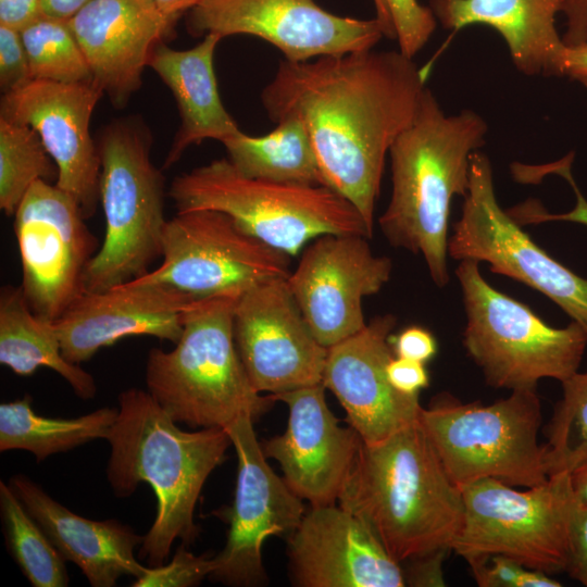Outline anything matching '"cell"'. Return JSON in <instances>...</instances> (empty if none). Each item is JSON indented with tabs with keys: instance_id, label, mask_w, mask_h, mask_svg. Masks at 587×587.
Here are the masks:
<instances>
[{
	"instance_id": "obj_14",
	"label": "cell",
	"mask_w": 587,
	"mask_h": 587,
	"mask_svg": "<svg viewBox=\"0 0 587 587\" xmlns=\"http://www.w3.org/2000/svg\"><path fill=\"white\" fill-rule=\"evenodd\" d=\"M253 422L242 415L225 428L237 455V477L232 507L224 512L226 544L213 558L209 578L228 586L265 584L264 540L274 535L287 539L305 513L302 499L267 463Z\"/></svg>"
},
{
	"instance_id": "obj_18",
	"label": "cell",
	"mask_w": 587,
	"mask_h": 587,
	"mask_svg": "<svg viewBox=\"0 0 587 587\" xmlns=\"http://www.w3.org/2000/svg\"><path fill=\"white\" fill-rule=\"evenodd\" d=\"M104 95L93 80L32 79L0 101V117L37 132L58 168L55 185L78 203L85 218L99 200L101 163L90 134L93 110Z\"/></svg>"
},
{
	"instance_id": "obj_46",
	"label": "cell",
	"mask_w": 587,
	"mask_h": 587,
	"mask_svg": "<svg viewBox=\"0 0 587 587\" xmlns=\"http://www.w3.org/2000/svg\"><path fill=\"white\" fill-rule=\"evenodd\" d=\"M91 0H40L41 14L70 21Z\"/></svg>"
},
{
	"instance_id": "obj_7",
	"label": "cell",
	"mask_w": 587,
	"mask_h": 587,
	"mask_svg": "<svg viewBox=\"0 0 587 587\" xmlns=\"http://www.w3.org/2000/svg\"><path fill=\"white\" fill-rule=\"evenodd\" d=\"M151 146L150 130L135 117L115 120L101 130L97 148L105 235L86 267L84 292L137 279L162 254L165 180L151 161Z\"/></svg>"
},
{
	"instance_id": "obj_34",
	"label": "cell",
	"mask_w": 587,
	"mask_h": 587,
	"mask_svg": "<svg viewBox=\"0 0 587 587\" xmlns=\"http://www.w3.org/2000/svg\"><path fill=\"white\" fill-rule=\"evenodd\" d=\"M214 569L213 558L196 555L182 544L167 564L148 566L133 587H191L209 577Z\"/></svg>"
},
{
	"instance_id": "obj_27",
	"label": "cell",
	"mask_w": 587,
	"mask_h": 587,
	"mask_svg": "<svg viewBox=\"0 0 587 587\" xmlns=\"http://www.w3.org/2000/svg\"><path fill=\"white\" fill-rule=\"evenodd\" d=\"M0 363L20 376L49 367L83 400L92 399L97 391L92 375L64 358L54 323L30 310L20 286L1 288Z\"/></svg>"
},
{
	"instance_id": "obj_16",
	"label": "cell",
	"mask_w": 587,
	"mask_h": 587,
	"mask_svg": "<svg viewBox=\"0 0 587 587\" xmlns=\"http://www.w3.org/2000/svg\"><path fill=\"white\" fill-rule=\"evenodd\" d=\"M369 237L325 234L302 251L288 287L316 339L326 348L365 325L362 301L389 280L392 262L376 255Z\"/></svg>"
},
{
	"instance_id": "obj_21",
	"label": "cell",
	"mask_w": 587,
	"mask_h": 587,
	"mask_svg": "<svg viewBox=\"0 0 587 587\" xmlns=\"http://www.w3.org/2000/svg\"><path fill=\"white\" fill-rule=\"evenodd\" d=\"M300 587H403V570L373 530L339 504L311 505L287 538Z\"/></svg>"
},
{
	"instance_id": "obj_49",
	"label": "cell",
	"mask_w": 587,
	"mask_h": 587,
	"mask_svg": "<svg viewBox=\"0 0 587 587\" xmlns=\"http://www.w3.org/2000/svg\"><path fill=\"white\" fill-rule=\"evenodd\" d=\"M376 9V18L379 21L384 28L385 37L389 39H396L395 27L389 9L385 0H373Z\"/></svg>"
},
{
	"instance_id": "obj_6",
	"label": "cell",
	"mask_w": 587,
	"mask_h": 587,
	"mask_svg": "<svg viewBox=\"0 0 587 587\" xmlns=\"http://www.w3.org/2000/svg\"><path fill=\"white\" fill-rule=\"evenodd\" d=\"M168 196L177 211L224 212L290 257L325 234L373 235L358 209L333 188L249 178L227 158L175 177Z\"/></svg>"
},
{
	"instance_id": "obj_48",
	"label": "cell",
	"mask_w": 587,
	"mask_h": 587,
	"mask_svg": "<svg viewBox=\"0 0 587 587\" xmlns=\"http://www.w3.org/2000/svg\"><path fill=\"white\" fill-rule=\"evenodd\" d=\"M165 15L178 20L180 14L191 10L201 0H152Z\"/></svg>"
},
{
	"instance_id": "obj_44",
	"label": "cell",
	"mask_w": 587,
	"mask_h": 587,
	"mask_svg": "<svg viewBox=\"0 0 587 587\" xmlns=\"http://www.w3.org/2000/svg\"><path fill=\"white\" fill-rule=\"evenodd\" d=\"M567 30L562 38L566 46L587 41V0H562Z\"/></svg>"
},
{
	"instance_id": "obj_36",
	"label": "cell",
	"mask_w": 587,
	"mask_h": 587,
	"mask_svg": "<svg viewBox=\"0 0 587 587\" xmlns=\"http://www.w3.org/2000/svg\"><path fill=\"white\" fill-rule=\"evenodd\" d=\"M389 9L399 51L413 59L426 45L436 28V17L429 7L417 0H385Z\"/></svg>"
},
{
	"instance_id": "obj_15",
	"label": "cell",
	"mask_w": 587,
	"mask_h": 587,
	"mask_svg": "<svg viewBox=\"0 0 587 587\" xmlns=\"http://www.w3.org/2000/svg\"><path fill=\"white\" fill-rule=\"evenodd\" d=\"M186 27L196 37L255 36L291 62L373 49L385 36L376 17L339 16L314 0H201L188 11Z\"/></svg>"
},
{
	"instance_id": "obj_10",
	"label": "cell",
	"mask_w": 587,
	"mask_h": 587,
	"mask_svg": "<svg viewBox=\"0 0 587 587\" xmlns=\"http://www.w3.org/2000/svg\"><path fill=\"white\" fill-rule=\"evenodd\" d=\"M460 489L464 519L451 550L467 563L503 555L550 575L565 571L574 503L569 472L525 490L490 478Z\"/></svg>"
},
{
	"instance_id": "obj_39",
	"label": "cell",
	"mask_w": 587,
	"mask_h": 587,
	"mask_svg": "<svg viewBox=\"0 0 587 587\" xmlns=\"http://www.w3.org/2000/svg\"><path fill=\"white\" fill-rule=\"evenodd\" d=\"M565 572L587 587V507L575 499L569 521Z\"/></svg>"
},
{
	"instance_id": "obj_31",
	"label": "cell",
	"mask_w": 587,
	"mask_h": 587,
	"mask_svg": "<svg viewBox=\"0 0 587 587\" xmlns=\"http://www.w3.org/2000/svg\"><path fill=\"white\" fill-rule=\"evenodd\" d=\"M57 177V165L37 132L0 117V209L5 215H14L35 182Z\"/></svg>"
},
{
	"instance_id": "obj_37",
	"label": "cell",
	"mask_w": 587,
	"mask_h": 587,
	"mask_svg": "<svg viewBox=\"0 0 587 587\" xmlns=\"http://www.w3.org/2000/svg\"><path fill=\"white\" fill-rule=\"evenodd\" d=\"M573 160L574 153L571 152L561 160L544 164L545 175H560L571 185L576 196L575 207L571 211L559 214L549 213L537 200L528 199L524 203L507 210L508 213L520 225L540 224L551 221H565L587 226V200L579 190L571 173Z\"/></svg>"
},
{
	"instance_id": "obj_20",
	"label": "cell",
	"mask_w": 587,
	"mask_h": 587,
	"mask_svg": "<svg viewBox=\"0 0 587 587\" xmlns=\"http://www.w3.org/2000/svg\"><path fill=\"white\" fill-rule=\"evenodd\" d=\"M396 323L392 314L378 315L327 349L322 383L365 444L419 422L423 409L419 395L398 391L387 376V364L395 357L389 338Z\"/></svg>"
},
{
	"instance_id": "obj_24",
	"label": "cell",
	"mask_w": 587,
	"mask_h": 587,
	"mask_svg": "<svg viewBox=\"0 0 587 587\" xmlns=\"http://www.w3.org/2000/svg\"><path fill=\"white\" fill-rule=\"evenodd\" d=\"M9 485L65 561L93 587H113L123 576L138 578L148 566L135 557L143 536L116 520L95 521L72 512L23 474Z\"/></svg>"
},
{
	"instance_id": "obj_11",
	"label": "cell",
	"mask_w": 587,
	"mask_h": 587,
	"mask_svg": "<svg viewBox=\"0 0 587 587\" xmlns=\"http://www.w3.org/2000/svg\"><path fill=\"white\" fill-rule=\"evenodd\" d=\"M161 257L158 268L134 280L164 285L196 300H237L290 274L289 254L252 236L228 214L209 209L177 211L167 220Z\"/></svg>"
},
{
	"instance_id": "obj_33",
	"label": "cell",
	"mask_w": 587,
	"mask_h": 587,
	"mask_svg": "<svg viewBox=\"0 0 587 587\" xmlns=\"http://www.w3.org/2000/svg\"><path fill=\"white\" fill-rule=\"evenodd\" d=\"M563 395L549 425V475L571 471L587 455V372L562 382Z\"/></svg>"
},
{
	"instance_id": "obj_19",
	"label": "cell",
	"mask_w": 587,
	"mask_h": 587,
	"mask_svg": "<svg viewBox=\"0 0 587 587\" xmlns=\"http://www.w3.org/2000/svg\"><path fill=\"white\" fill-rule=\"evenodd\" d=\"M323 383L271 395L288 407L287 428L261 444L279 464L284 480L311 505L338 503L363 442L342 427L325 400Z\"/></svg>"
},
{
	"instance_id": "obj_2",
	"label": "cell",
	"mask_w": 587,
	"mask_h": 587,
	"mask_svg": "<svg viewBox=\"0 0 587 587\" xmlns=\"http://www.w3.org/2000/svg\"><path fill=\"white\" fill-rule=\"evenodd\" d=\"M105 439L111 447L107 478L118 498L147 483L157 498V514L139 548L150 566L165 563L176 539L188 546L199 528L195 508L209 475L232 445L225 428L180 429L147 390L118 396V414Z\"/></svg>"
},
{
	"instance_id": "obj_17",
	"label": "cell",
	"mask_w": 587,
	"mask_h": 587,
	"mask_svg": "<svg viewBox=\"0 0 587 587\" xmlns=\"http://www.w3.org/2000/svg\"><path fill=\"white\" fill-rule=\"evenodd\" d=\"M234 337L257 391L275 395L322 383L328 348L312 333L287 278L267 280L237 299Z\"/></svg>"
},
{
	"instance_id": "obj_47",
	"label": "cell",
	"mask_w": 587,
	"mask_h": 587,
	"mask_svg": "<svg viewBox=\"0 0 587 587\" xmlns=\"http://www.w3.org/2000/svg\"><path fill=\"white\" fill-rule=\"evenodd\" d=\"M569 474L574 499L587 507V455L569 471Z\"/></svg>"
},
{
	"instance_id": "obj_38",
	"label": "cell",
	"mask_w": 587,
	"mask_h": 587,
	"mask_svg": "<svg viewBox=\"0 0 587 587\" xmlns=\"http://www.w3.org/2000/svg\"><path fill=\"white\" fill-rule=\"evenodd\" d=\"M32 80L26 49L17 28L0 24V89L2 95Z\"/></svg>"
},
{
	"instance_id": "obj_1",
	"label": "cell",
	"mask_w": 587,
	"mask_h": 587,
	"mask_svg": "<svg viewBox=\"0 0 587 587\" xmlns=\"http://www.w3.org/2000/svg\"><path fill=\"white\" fill-rule=\"evenodd\" d=\"M425 88L413 59L369 49L284 59L261 100L273 122L304 124L326 186L347 198L373 233L386 155L413 121Z\"/></svg>"
},
{
	"instance_id": "obj_29",
	"label": "cell",
	"mask_w": 587,
	"mask_h": 587,
	"mask_svg": "<svg viewBox=\"0 0 587 587\" xmlns=\"http://www.w3.org/2000/svg\"><path fill=\"white\" fill-rule=\"evenodd\" d=\"M32 397L0 404V451L25 450L37 462L107 437L118 408H101L77 417H49L37 414Z\"/></svg>"
},
{
	"instance_id": "obj_43",
	"label": "cell",
	"mask_w": 587,
	"mask_h": 587,
	"mask_svg": "<svg viewBox=\"0 0 587 587\" xmlns=\"http://www.w3.org/2000/svg\"><path fill=\"white\" fill-rule=\"evenodd\" d=\"M40 14V0H0V24L21 29Z\"/></svg>"
},
{
	"instance_id": "obj_23",
	"label": "cell",
	"mask_w": 587,
	"mask_h": 587,
	"mask_svg": "<svg viewBox=\"0 0 587 587\" xmlns=\"http://www.w3.org/2000/svg\"><path fill=\"white\" fill-rule=\"evenodd\" d=\"M176 21L152 0H91L68 22L92 79L121 109L140 88L152 51Z\"/></svg>"
},
{
	"instance_id": "obj_5",
	"label": "cell",
	"mask_w": 587,
	"mask_h": 587,
	"mask_svg": "<svg viewBox=\"0 0 587 587\" xmlns=\"http://www.w3.org/2000/svg\"><path fill=\"white\" fill-rule=\"evenodd\" d=\"M236 301L197 300L175 347L149 351L148 391L176 423L226 428L242 415L255 421L275 402L255 390L237 351Z\"/></svg>"
},
{
	"instance_id": "obj_13",
	"label": "cell",
	"mask_w": 587,
	"mask_h": 587,
	"mask_svg": "<svg viewBox=\"0 0 587 587\" xmlns=\"http://www.w3.org/2000/svg\"><path fill=\"white\" fill-rule=\"evenodd\" d=\"M13 216L20 287L30 310L54 323L84 294V274L98 240L76 200L43 179L30 186Z\"/></svg>"
},
{
	"instance_id": "obj_12",
	"label": "cell",
	"mask_w": 587,
	"mask_h": 587,
	"mask_svg": "<svg viewBox=\"0 0 587 587\" xmlns=\"http://www.w3.org/2000/svg\"><path fill=\"white\" fill-rule=\"evenodd\" d=\"M454 260L487 262L494 273L547 296L587 333V279L550 257L501 209L489 158L474 151L460 220L448 240Z\"/></svg>"
},
{
	"instance_id": "obj_3",
	"label": "cell",
	"mask_w": 587,
	"mask_h": 587,
	"mask_svg": "<svg viewBox=\"0 0 587 587\" xmlns=\"http://www.w3.org/2000/svg\"><path fill=\"white\" fill-rule=\"evenodd\" d=\"M486 121L472 110L447 115L425 88L411 124L390 147L392 191L378 223L387 241L421 254L445 287L452 200L467 192L471 155L485 143Z\"/></svg>"
},
{
	"instance_id": "obj_25",
	"label": "cell",
	"mask_w": 587,
	"mask_h": 587,
	"mask_svg": "<svg viewBox=\"0 0 587 587\" xmlns=\"http://www.w3.org/2000/svg\"><path fill=\"white\" fill-rule=\"evenodd\" d=\"M436 20L459 30L484 24L507 42L516 68L527 76H560L565 48L555 27L562 0H429Z\"/></svg>"
},
{
	"instance_id": "obj_4",
	"label": "cell",
	"mask_w": 587,
	"mask_h": 587,
	"mask_svg": "<svg viewBox=\"0 0 587 587\" xmlns=\"http://www.w3.org/2000/svg\"><path fill=\"white\" fill-rule=\"evenodd\" d=\"M338 504L360 517L400 564L451 550L464 519L461 489L420 422L362 442Z\"/></svg>"
},
{
	"instance_id": "obj_8",
	"label": "cell",
	"mask_w": 587,
	"mask_h": 587,
	"mask_svg": "<svg viewBox=\"0 0 587 587\" xmlns=\"http://www.w3.org/2000/svg\"><path fill=\"white\" fill-rule=\"evenodd\" d=\"M475 260L455 270L466 315L463 345L495 388L536 390L542 378L564 382L578 372L587 333L572 321L547 325L527 305L492 288Z\"/></svg>"
},
{
	"instance_id": "obj_28",
	"label": "cell",
	"mask_w": 587,
	"mask_h": 587,
	"mask_svg": "<svg viewBox=\"0 0 587 587\" xmlns=\"http://www.w3.org/2000/svg\"><path fill=\"white\" fill-rule=\"evenodd\" d=\"M276 124L263 136L239 130L225 139L222 143L233 166L249 178L326 186L304 124L296 117Z\"/></svg>"
},
{
	"instance_id": "obj_35",
	"label": "cell",
	"mask_w": 587,
	"mask_h": 587,
	"mask_svg": "<svg viewBox=\"0 0 587 587\" xmlns=\"http://www.w3.org/2000/svg\"><path fill=\"white\" fill-rule=\"evenodd\" d=\"M473 576L480 587H561L550 574L529 569L503 557L492 555L469 563Z\"/></svg>"
},
{
	"instance_id": "obj_41",
	"label": "cell",
	"mask_w": 587,
	"mask_h": 587,
	"mask_svg": "<svg viewBox=\"0 0 587 587\" xmlns=\"http://www.w3.org/2000/svg\"><path fill=\"white\" fill-rule=\"evenodd\" d=\"M386 372L392 387L405 395H419L429 384L425 363L419 361L394 357Z\"/></svg>"
},
{
	"instance_id": "obj_9",
	"label": "cell",
	"mask_w": 587,
	"mask_h": 587,
	"mask_svg": "<svg viewBox=\"0 0 587 587\" xmlns=\"http://www.w3.org/2000/svg\"><path fill=\"white\" fill-rule=\"evenodd\" d=\"M541 420L536 390H513L487 405L441 400L419 422L458 487L490 478L528 488L550 476Z\"/></svg>"
},
{
	"instance_id": "obj_40",
	"label": "cell",
	"mask_w": 587,
	"mask_h": 587,
	"mask_svg": "<svg viewBox=\"0 0 587 587\" xmlns=\"http://www.w3.org/2000/svg\"><path fill=\"white\" fill-rule=\"evenodd\" d=\"M394 354L422 363L437 353V341L433 334L421 326H409L389 338Z\"/></svg>"
},
{
	"instance_id": "obj_32",
	"label": "cell",
	"mask_w": 587,
	"mask_h": 587,
	"mask_svg": "<svg viewBox=\"0 0 587 587\" xmlns=\"http://www.w3.org/2000/svg\"><path fill=\"white\" fill-rule=\"evenodd\" d=\"M20 32L32 79L67 84L92 79L68 21L40 14Z\"/></svg>"
},
{
	"instance_id": "obj_22",
	"label": "cell",
	"mask_w": 587,
	"mask_h": 587,
	"mask_svg": "<svg viewBox=\"0 0 587 587\" xmlns=\"http://www.w3.org/2000/svg\"><path fill=\"white\" fill-rule=\"evenodd\" d=\"M196 301L164 285L132 280L105 291L84 292L54 322V328L64 358L79 364L128 336L148 335L176 344Z\"/></svg>"
},
{
	"instance_id": "obj_30",
	"label": "cell",
	"mask_w": 587,
	"mask_h": 587,
	"mask_svg": "<svg viewBox=\"0 0 587 587\" xmlns=\"http://www.w3.org/2000/svg\"><path fill=\"white\" fill-rule=\"evenodd\" d=\"M0 515L7 547L34 587H66L65 560L10 485L0 482Z\"/></svg>"
},
{
	"instance_id": "obj_45",
	"label": "cell",
	"mask_w": 587,
	"mask_h": 587,
	"mask_svg": "<svg viewBox=\"0 0 587 587\" xmlns=\"http://www.w3.org/2000/svg\"><path fill=\"white\" fill-rule=\"evenodd\" d=\"M560 75L569 76L587 86V41L575 46L565 45Z\"/></svg>"
},
{
	"instance_id": "obj_42",
	"label": "cell",
	"mask_w": 587,
	"mask_h": 587,
	"mask_svg": "<svg viewBox=\"0 0 587 587\" xmlns=\"http://www.w3.org/2000/svg\"><path fill=\"white\" fill-rule=\"evenodd\" d=\"M449 551L442 549L403 562L405 586H445L442 562Z\"/></svg>"
},
{
	"instance_id": "obj_26",
	"label": "cell",
	"mask_w": 587,
	"mask_h": 587,
	"mask_svg": "<svg viewBox=\"0 0 587 587\" xmlns=\"http://www.w3.org/2000/svg\"><path fill=\"white\" fill-rule=\"evenodd\" d=\"M222 37L207 34L195 47L176 50L164 41L151 53L148 66L172 91L180 125L164 161L171 167L191 145L204 139L223 142L240 128L225 109L218 93L214 53Z\"/></svg>"
}]
</instances>
